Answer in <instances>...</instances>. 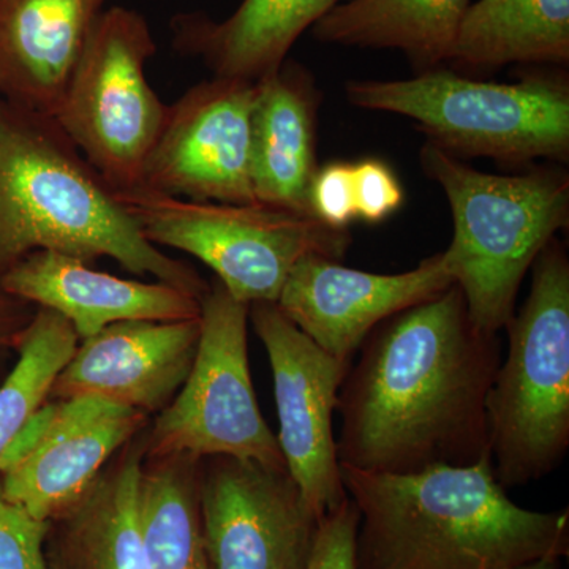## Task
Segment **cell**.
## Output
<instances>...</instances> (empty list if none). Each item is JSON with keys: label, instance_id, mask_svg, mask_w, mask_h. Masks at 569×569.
Returning a JSON list of instances; mask_svg holds the SVG:
<instances>
[{"label": "cell", "instance_id": "83f0119b", "mask_svg": "<svg viewBox=\"0 0 569 569\" xmlns=\"http://www.w3.org/2000/svg\"><path fill=\"white\" fill-rule=\"evenodd\" d=\"M358 526V509L348 497L339 508L321 520L316 549L307 569H358L356 568Z\"/></svg>", "mask_w": 569, "mask_h": 569}, {"label": "cell", "instance_id": "9a60e30c", "mask_svg": "<svg viewBox=\"0 0 569 569\" xmlns=\"http://www.w3.org/2000/svg\"><path fill=\"white\" fill-rule=\"evenodd\" d=\"M151 417L99 397L59 400L39 447L0 475L3 497L48 522L84 493L112 456L144 430Z\"/></svg>", "mask_w": 569, "mask_h": 569}, {"label": "cell", "instance_id": "52a82bcc", "mask_svg": "<svg viewBox=\"0 0 569 569\" xmlns=\"http://www.w3.org/2000/svg\"><path fill=\"white\" fill-rule=\"evenodd\" d=\"M114 194L151 244L193 254L249 306L277 302L302 258L339 261L351 244L348 230L272 206L183 200L142 187Z\"/></svg>", "mask_w": 569, "mask_h": 569}, {"label": "cell", "instance_id": "ac0fdd59", "mask_svg": "<svg viewBox=\"0 0 569 569\" xmlns=\"http://www.w3.org/2000/svg\"><path fill=\"white\" fill-rule=\"evenodd\" d=\"M284 62L257 81L250 127L253 198L258 204L313 216L320 92L309 71Z\"/></svg>", "mask_w": 569, "mask_h": 569}, {"label": "cell", "instance_id": "277c9868", "mask_svg": "<svg viewBox=\"0 0 569 569\" xmlns=\"http://www.w3.org/2000/svg\"><path fill=\"white\" fill-rule=\"evenodd\" d=\"M427 178L440 183L455 222L443 261L466 298L471 320L498 335L515 316L531 264L568 224L569 178L559 170L505 176L475 170L427 141Z\"/></svg>", "mask_w": 569, "mask_h": 569}, {"label": "cell", "instance_id": "4fadbf2b", "mask_svg": "<svg viewBox=\"0 0 569 569\" xmlns=\"http://www.w3.org/2000/svg\"><path fill=\"white\" fill-rule=\"evenodd\" d=\"M451 284L443 253L400 274L358 271L313 254L295 266L276 305L326 353L351 365L372 329Z\"/></svg>", "mask_w": 569, "mask_h": 569}, {"label": "cell", "instance_id": "5b68a950", "mask_svg": "<svg viewBox=\"0 0 569 569\" xmlns=\"http://www.w3.org/2000/svg\"><path fill=\"white\" fill-rule=\"evenodd\" d=\"M505 331L486 411L493 477L508 490L549 477L569 449V260L557 238L531 264L529 298Z\"/></svg>", "mask_w": 569, "mask_h": 569}, {"label": "cell", "instance_id": "e0dca14e", "mask_svg": "<svg viewBox=\"0 0 569 569\" xmlns=\"http://www.w3.org/2000/svg\"><path fill=\"white\" fill-rule=\"evenodd\" d=\"M108 0H0V97L54 118Z\"/></svg>", "mask_w": 569, "mask_h": 569}, {"label": "cell", "instance_id": "4dcf8cb0", "mask_svg": "<svg viewBox=\"0 0 569 569\" xmlns=\"http://www.w3.org/2000/svg\"><path fill=\"white\" fill-rule=\"evenodd\" d=\"M557 565H559L557 560H539L519 569H557Z\"/></svg>", "mask_w": 569, "mask_h": 569}, {"label": "cell", "instance_id": "4316f807", "mask_svg": "<svg viewBox=\"0 0 569 569\" xmlns=\"http://www.w3.org/2000/svg\"><path fill=\"white\" fill-rule=\"evenodd\" d=\"M310 209L321 222L347 230L356 219L353 164L332 162L318 168L310 187Z\"/></svg>", "mask_w": 569, "mask_h": 569}, {"label": "cell", "instance_id": "8fae6325", "mask_svg": "<svg viewBox=\"0 0 569 569\" xmlns=\"http://www.w3.org/2000/svg\"><path fill=\"white\" fill-rule=\"evenodd\" d=\"M249 320L271 365L280 426L277 441L288 473L325 519L348 498L332 419L351 365L326 353L276 302L250 305Z\"/></svg>", "mask_w": 569, "mask_h": 569}, {"label": "cell", "instance_id": "f1b7e54d", "mask_svg": "<svg viewBox=\"0 0 569 569\" xmlns=\"http://www.w3.org/2000/svg\"><path fill=\"white\" fill-rule=\"evenodd\" d=\"M37 307L14 298L0 287V383L11 370V359L18 356V346L26 328L36 316Z\"/></svg>", "mask_w": 569, "mask_h": 569}, {"label": "cell", "instance_id": "ba28073f", "mask_svg": "<svg viewBox=\"0 0 569 569\" xmlns=\"http://www.w3.org/2000/svg\"><path fill=\"white\" fill-rule=\"evenodd\" d=\"M157 52L140 11H103L71 73L54 119L114 192L140 187L168 104L146 77Z\"/></svg>", "mask_w": 569, "mask_h": 569}, {"label": "cell", "instance_id": "f546056e", "mask_svg": "<svg viewBox=\"0 0 569 569\" xmlns=\"http://www.w3.org/2000/svg\"><path fill=\"white\" fill-rule=\"evenodd\" d=\"M56 410H58V402L48 400L28 419V422L21 427L20 432L14 436L9 447L0 456V475L7 473L11 468L17 467L18 463H21L31 455L33 449L39 447L41 438L44 437L52 425Z\"/></svg>", "mask_w": 569, "mask_h": 569}, {"label": "cell", "instance_id": "d6986e66", "mask_svg": "<svg viewBox=\"0 0 569 569\" xmlns=\"http://www.w3.org/2000/svg\"><path fill=\"white\" fill-rule=\"evenodd\" d=\"M148 427L112 456L77 501L48 520L47 569H149L138 526Z\"/></svg>", "mask_w": 569, "mask_h": 569}, {"label": "cell", "instance_id": "30bf717a", "mask_svg": "<svg viewBox=\"0 0 569 569\" xmlns=\"http://www.w3.org/2000/svg\"><path fill=\"white\" fill-rule=\"evenodd\" d=\"M201 518L212 569H307L320 516L288 470L201 459Z\"/></svg>", "mask_w": 569, "mask_h": 569}, {"label": "cell", "instance_id": "d4e9b609", "mask_svg": "<svg viewBox=\"0 0 569 569\" xmlns=\"http://www.w3.org/2000/svg\"><path fill=\"white\" fill-rule=\"evenodd\" d=\"M48 522L11 503L0 489V569H47Z\"/></svg>", "mask_w": 569, "mask_h": 569}, {"label": "cell", "instance_id": "44dd1931", "mask_svg": "<svg viewBox=\"0 0 569 569\" xmlns=\"http://www.w3.org/2000/svg\"><path fill=\"white\" fill-rule=\"evenodd\" d=\"M470 0H348L313 24L317 40L406 52L417 69L451 62Z\"/></svg>", "mask_w": 569, "mask_h": 569}, {"label": "cell", "instance_id": "7c38bea8", "mask_svg": "<svg viewBox=\"0 0 569 569\" xmlns=\"http://www.w3.org/2000/svg\"><path fill=\"white\" fill-rule=\"evenodd\" d=\"M257 82L213 77L168 107L140 187L170 197L253 204L250 127Z\"/></svg>", "mask_w": 569, "mask_h": 569}, {"label": "cell", "instance_id": "7a4b0ae2", "mask_svg": "<svg viewBox=\"0 0 569 569\" xmlns=\"http://www.w3.org/2000/svg\"><path fill=\"white\" fill-rule=\"evenodd\" d=\"M340 470L358 509V569H519L568 556V508L519 507L490 458L410 475Z\"/></svg>", "mask_w": 569, "mask_h": 569}, {"label": "cell", "instance_id": "3957f363", "mask_svg": "<svg viewBox=\"0 0 569 569\" xmlns=\"http://www.w3.org/2000/svg\"><path fill=\"white\" fill-rule=\"evenodd\" d=\"M39 250L110 257L203 301L209 283L141 233L54 118L0 97V280Z\"/></svg>", "mask_w": 569, "mask_h": 569}, {"label": "cell", "instance_id": "ffe728a7", "mask_svg": "<svg viewBox=\"0 0 569 569\" xmlns=\"http://www.w3.org/2000/svg\"><path fill=\"white\" fill-rule=\"evenodd\" d=\"M348 0H242L227 20L178 14L174 47L203 59L213 77L257 82L279 70L288 51L318 20Z\"/></svg>", "mask_w": 569, "mask_h": 569}, {"label": "cell", "instance_id": "8992f818", "mask_svg": "<svg viewBox=\"0 0 569 569\" xmlns=\"http://www.w3.org/2000/svg\"><path fill=\"white\" fill-rule=\"evenodd\" d=\"M346 92L355 107L413 119L429 142L458 159L523 164L569 157V89L561 77L535 73L503 84L436 69L410 80L350 81Z\"/></svg>", "mask_w": 569, "mask_h": 569}, {"label": "cell", "instance_id": "603a6c76", "mask_svg": "<svg viewBox=\"0 0 569 569\" xmlns=\"http://www.w3.org/2000/svg\"><path fill=\"white\" fill-rule=\"evenodd\" d=\"M201 459L189 455L142 460L138 526L149 569H212L200 500Z\"/></svg>", "mask_w": 569, "mask_h": 569}, {"label": "cell", "instance_id": "484cf974", "mask_svg": "<svg viewBox=\"0 0 569 569\" xmlns=\"http://www.w3.org/2000/svg\"><path fill=\"white\" fill-rule=\"evenodd\" d=\"M353 198L356 217L377 223L402 206L403 190L387 163L367 159L353 164Z\"/></svg>", "mask_w": 569, "mask_h": 569}, {"label": "cell", "instance_id": "6da1fadb", "mask_svg": "<svg viewBox=\"0 0 569 569\" xmlns=\"http://www.w3.org/2000/svg\"><path fill=\"white\" fill-rule=\"evenodd\" d=\"M358 351L337 399L340 466L410 475L490 458L501 343L473 323L458 284L389 317Z\"/></svg>", "mask_w": 569, "mask_h": 569}, {"label": "cell", "instance_id": "7402d4cb", "mask_svg": "<svg viewBox=\"0 0 569 569\" xmlns=\"http://www.w3.org/2000/svg\"><path fill=\"white\" fill-rule=\"evenodd\" d=\"M569 62V0H478L460 22L459 69Z\"/></svg>", "mask_w": 569, "mask_h": 569}, {"label": "cell", "instance_id": "cb8c5ba5", "mask_svg": "<svg viewBox=\"0 0 569 569\" xmlns=\"http://www.w3.org/2000/svg\"><path fill=\"white\" fill-rule=\"evenodd\" d=\"M78 343L80 339L67 318L37 307L18 346L17 361L0 383V456L28 419L48 402L56 377Z\"/></svg>", "mask_w": 569, "mask_h": 569}, {"label": "cell", "instance_id": "9c48e42d", "mask_svg": "<svg viewBox=\"0 0 569 569\" xmlns=\"http://www.w3.org/2000/svg\"><path fill=\"white\" fill-rule=\"evenodd\" d=\"M249 307L236 301L219 280L209 284L201 301L200 343L192 370L146 430L144 458L230 456L287 470L250 377Z\"/></svg>", "mask_w": 569, "mask_h": 569}, {"label": "cell", "instance_id": "2e32d148", "mask_svg": "<svg viewBox=\"0 0 569 569\" xmlns=\"http://www.w3.org/2000/svg\"><path fill=\"white\" fill-rule=\"evenodd\" d=\"M0 287L14 298L67 318L80 340L119 321L201 318V299L173 284L121 279L96 271L80 258L50 250L26 257L2 277Z\"/></svg>", "mask_w": 569, "mask_h": 569}, {"label": "cell", "instance_id": "5bb4252c", "mask_svg": "<svg viewBox=\"0 0 569 569\" xmlns=\"http://www.w3.org/2000/svg\"><path fill=\"white\" fill-rule=\"evenodd\" d=\"M200 335L201 318L107 326L80 340L56 377L48 400L99 397L156 417L186 383Z\"/></svg>", "mask_w": 569, "mask_h": 569}]
</instances>
